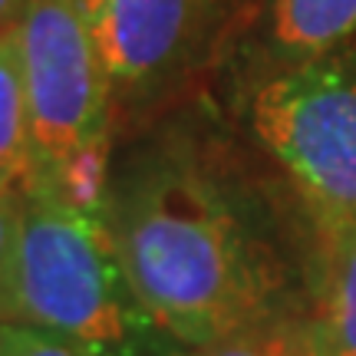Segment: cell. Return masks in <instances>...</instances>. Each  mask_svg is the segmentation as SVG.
<instances>
[{"label": "cell", "mask_w": 356, "mask_h": 356, "mask_svg": "<svg viewBox=\"0 0 356 356\" xmlns=\"http://www.w3.org/2000/svg\"><path fill=\"white\" fill-rule=\"evenodd\" d=\"M0 356H96L76 340L30 323H0Z\"/></svg>", "instance_id": "8fae6325"}, {"label": "cell", "mask_w": 356, "mask_h": 356, "mask_svg": "<svg viewBox=\"0 0 356 356\" xmlns=\"http://www.w3.org/2000/svg\"><path fill=\"white\" fill-rule=\"evenodd\" d=\"M241 119L287 178L310 248L356 228V40L297 63H251Z\"/></svg>", "instance_id": "7a4b0ae2"}, {"label": "cell", "mask_w": 356, "mask_h": 356, "mask_svg": "<svg viewBox=\"0 0 356 356\" xmlns=\"http://www.w3.org/2000/svg\"><path fill=\"white\" fill-rule=\"evenodd\" d=\"M106 225L136 300L178 353L300 310L274 208L198 132L132 149L109 175Z\"/></svg>", "instance_id": "6da1fadb"}, {"label": "cell", "mask_w": 356, "mask_h": 356, "mask_svg": "<svg viewBox=\"0 0 356 356\" xmlns=\"http://www.w3.org/2000/svg\"><path fill=\"white\" fill-rule=\"evenodd\" d=\"M20 7H24V0H0V26L13 24L20 17Z\"/></svg>", "instance_id": "7c38bea8"}, {"label": "cell", "mask_w": 356, "mask_h": 356, "mask_svg": "<svg viewBox=\"0 0 356 356\" xmlns=\"http://www.w3.org/2000/svg\"><path fill=\"white\" fill-rule=\"evenodd\" d=\"M20 185L0 191V323H13V277L20 241Z\"/></svg>", "instance_id": "30bf717a"}, {"label": "cell", "mask_w": 356, "mask_h": 356, "mask_svg": "<svg viewBox=\"0 0 356 356\" xmlns=\"http://www.w3.org/2000/svg\"><path fill=\"white\" fill-rule=\"evenodd\" d=\"M13 323L76 340L96 356H139L152 320L132 293L106 215L20 181Z\"/></svg>", "instance_id": "3957f363"}, {"label": "cell", "mask_w": 356, "mask_h": 356, "mask_svg": "<svg viewBox=\"0 0 356 356\" xmlns=\"http://www.w3.org/2000/svg\"><path fill=\"white\" fill-rule=\"evenodd\" d=\"M356 40V0H264L254 63H297Z\"/></svg>", "instance_id": "8992f818"}, {"label": "cell", "mask_w": 356, "mask_h": 356, "mask_svg": "<svg viewBox=\"0 0 356 356\" xmlns=\"http://www.w3.org/2000/svg\"><path fill=\"white\" fill-rule=\"evenodd\" d=\"M178 356H323V346L310 307H300L241 327L202 350H181Z\"/></svg>", "instance_id": "9c48e42d"}, {"label": "cell", "mask_w": 356, "mask_h": 356, "mask_svg": "<svg viewBox=\"0 0 356 356\" xmlns=\"http://www.w3.org/2000/svg\"><path fill=\"white\" fill-rule=\"evenodd\" d=\"M30 168V115L17 20L0 26V191L17 188Z\"/></svg>", "instance_id": "ba28073f"}, {"label": "cell", "mask_w": 356, "mask_h": 356, "mask_svg": "<svg viewBox=\"0 0 356 356\" xmlns=\"http://www.w3.org/2000/svg\"><path fill=\"white\" fill-rule=\"evenodd\" d=\"M307 287L323 356H356V228L310 251Z\"/></svg>", "instance_id": "52a82bcc"}, {"label": "cell", "mask_w": 356, "mask_h": 356, "mask_svg": "<svg viewBox=\"0 0 356 356\" xmlns=\"http://www.w3.org/2000/svg\"><path fill=\"white\" fill-rule=\"evenodd\" d=\"M17 26L30 115L24 181L50 185L86 155L109 152L113 86L83 0H24Z\"/></svg>", "instance_id": "277c9868"}, {"label": "cell", "mask_w": 356, "mask_h": 356, "mask_svg": "<svg viewBox=\"0 0 356 356\" xmlns=\"http://www.w3.org/2000/svg\"><path fill=\"white\" fill-rule=\"evenodd\" d=\"M115 106H149L202 60L218 0H83Z\"/></svg>", "instance_id": "5b68a950"}]
</instances>
